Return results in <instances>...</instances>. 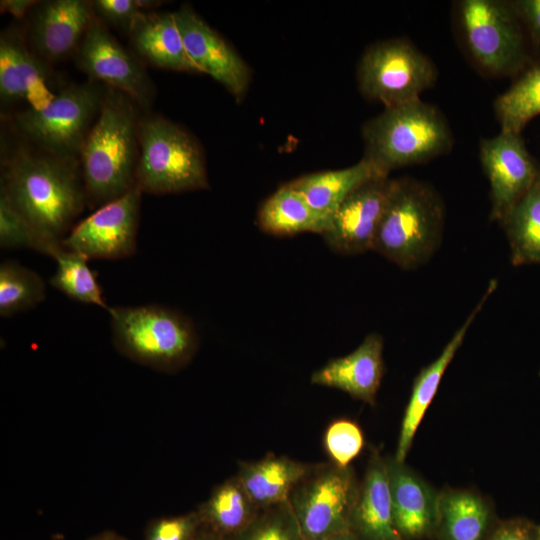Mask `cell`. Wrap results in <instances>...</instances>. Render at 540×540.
I'll use <instances>...</instances> for the list:
<instances>
[{"instance_id": "12", "label": "cell", "mask_w": 540, "mask_h": 540, "mask_svg": "<svg viewBox=\"0 0 540 540\" xmlns=\"http://www.w3.org/2000/svg\"><path fill=\"white\" fill-rule=\"evenodd\" d=\"M142 191L134 185L121 197L97 208L77 222L62 244L90 259L115 260L137 248Z\"/></svg>"}, {"instance_id": "44", "label": "cell", "mask_w": 540, "mask_h": 540, "mask_svg": "<svg viewBox=\"0 0 540 540\" xmlns=\"http://www.w3.org/2000/svg\"><path fill=\"white\" fill-rule=\"evenodd\" d=\"M539 376H540V369H539V372H538Z\"/></svg>"}, {"instance_id": "36", "label": "cell", "mask_w": 540, "mask_h": 540, "mask_svg": "<svg viewBox=\"0 0 540 540\" xmlns=\"http://www.w3.org/2000/svg\"><path fill=\"white\" fill-rule=\"evenodd\" d=\"M202 522L196 510L153 519L147 525L144 540H194Z\"/></svg>"}, {"instance_id": "1", "label": "cell", "mask_w": 540, "mask_h": 540, "mask_svg": "<svg viewBox=\"0 0 540 540\" xmlns=\"http://www.w3.org/2000/svg\"><path fill=\"white\" fill-rule=\"evenodd\" d=\"M0 196L51 243H62L87 206L79 160L28 144L2 157Z\"/></svg>"}, {"instance_id": "16", "label": "cell", "mask_w": 540, "mask_h": 540, "mask_svg": "<svg viewBox=\"0 0 540 540\" xmlns=\"http://www.w3.org/2000/svg\"><path fill=\"white\" fill-rule=\"evenodd\" d=\"M94 17L92 1L37 2L25 32L28 45L48 63L64 59L75 53Z\"/></svg>"}, {"instance_id": "4", "label": "cell", "mask_w": 540, "mask_h": 540, "mask_svg": "<svg viewBox=\"0 0 540 540\" xmlns=\"http://www.w3.org/2000/svg\"><path fill=\"white\" fill-rule=\"evenodd\" d=\"M364 158L386 175L448 153L453 136L441 111L421 98L386 107L362 129Z\"/></svg>"}, {"instance_id": "18", "label": "cell", "mask_w": 540, "mask_h": 540, "mask_svg": "<svg viewBox=\"0 0 540 540\" xmlns=\"http://www.w3.org/2000/svg\"><path fill=\"white\" fill-rule=\"evenodd\" d=\"M385 464L395 525L403 540L435 539L439 492L394 455Z\"/></svg>"}, {"instance_id": "9", "label": "cell", "mask_w": 540, "mask_h": 540, "mask_svg": "<svg viewBox=\"0 0 540 540\" xmlns=\"http://www.w3.org/2000/svg\"><path fill=\"white\" fill-rule=\"evenodd\" d=\"M360 484L351 465L313 464L288 498L305 540H324L348 531Z\"/></svg>"}, {"instance_id": "38", "label": "cell", "mask_w": 540, "mask_h": 540, "mask_svg": "<svg viewBox=\"0 0 540 540\" xmlns=\"http://www.w3.org/2000/svg\"><path fill=\"white\" fill-rule=\"evenodd\" d=\"M533 44L540 47V0L510 1Z\"/></svg>"}, {"instance_id": "27", "label": "cell", "mask_w": 540, "mask_h": 540, "mask_svg": "<svg viewBox=\"0 0 540 540\" xmlns=\"http://www.w3.org/2000/svg\"><path fill=\"white\" fill-rule=\"evenodd\" d=\"M330 217L315 211L288 183L281 186L261 205L259 227L272 235L288 236L303 232L322 235Z\"/></svg>"}, {"instance_id": "32", "label": "cell", "mask_w": 540, "mask_h": 540, "mask_svg": "<svg viewBox=\"0 0 540 540\" xmlns=\"http://www.w3.org/2000/svg\"><path fill=\"white\" fill-rule=\"evenodd\" d=\"M233 540H305L288 501L261 509Z\"/></svg>"}, {"instance_id": "39", "label": "cell", "mask_w": 540, "mask_h": 540, "mask_svg": "<svg viewBox=\"0 0 540 540\" xmlns=\"http://www.w3.org/2000/svg\"><path fill=\"white\" fill-rule=\"evenodd\" d=\"M38 1L35 0H1V13H9L17 19L23 18Z\"/></svg>"}, {"instance_id": "23", "label": "cell", "mask_w": 540, "mask_h": 540, "mask_svg": "<svg viewBox=\"0 0 540 540\" xmlns=\"http://www.w3.org/2000/svg\"><path fill=\"white\" fill-rule=\"evenodd\" d=\"M497 521L492 503L479 492L439 491L436 540H486Z\"/></svg>"}, {"instance_id": "29", "label": "cell", "mask_w": 540, "mask_h": 540, "mask_svg": "<svg viewBox=\"0 0 540 540\" xmlns=\"http://www.w3.org/2000/svg\"><path fill=\"white\" fill-rule=\"evenodd\" d=\"M501 131L521 134L525 126L540 115V60L526 69L494 101Z\"/></svg>"}, {"instance_id": "24", "label": "cell", "mask_w": 540, "mask_h": 540, "mask_svg": "<svg viewBox=\"0 0 540 540\" xmlns=\"http://www.w3.org/2000/svg\"><path fill=\"white\" fill-rule=\"evenodd\" d=\"M313 463H305L273 453L254 461L238 463L236 476L260 509L288 501L297 483Z\"/></svg>"}, {"instance_id": "34", "label": "cell", "mask_w": 540, "mask_h": 540, "mask_svg": "<svg viewBox=\"0 0 540 540\" xmlns=\"http://www.w3.org/2000/svg\"><path fill=\"white\" fill-rule=\"evenodd\" d=\"M324 449L330 461L347 467L362 451L364 435L360 426L350 419H338L324 433Z\"/></svg>"}, {"instance_id": "15", "label": "cell", "mask_w": 540, "mask_h": 540, "mask_svg": "<svg viewBox=\"0 0 540 540\" xmlns=\"http://www.w3.org/2000/svg\"><path fill=\"white\" fill-rule=\"evenodd\" d=\"M174 14L193 63L240 100L250 82V69L242 57L191 5L183 4Z\"/></svg>"}, {"instance_id": "31", "label": "cell", "mask_w": 540, "mask_h": 540, "mask_svg": "<svg viewBox=\"0 0 540 540\" xmlns=\"http://www.w3.org/2000/svg\"><path fill=\"white\" fill-rule=\"evenodd\" d=\"M45 283L38 273L15 262L0 265V315L9 317L28 310L45 297Z\"/></svg>"}, {"instance_id": "3", "label": "cell", "mask_w": 540, "mask_h": 540, "mask_svg": "<svg viewBox=\"0 0 540 540\" xmlns=\"http://www.w3.org/2000/svg\"><path fill=\"white\" fill-rule=\"evenodd\" d=\"M444 215L443 201L429 184L394 179L372 250L404 270L416 269L439 248Z\"/></svg>"}, {"instance_id": "19", "label": "cell", "mask_w": 540, "mask_h": 540, "mask_svg": "<svg viewBox=\"0 0 540 540\" xmlns=\"http://www.w3.org/2000/svg\"><path fill=\"white\" fill-rule=\"evenodd\" d=\"M384 342L378 333H370L348 355L331 359L310 378L314 385L339 389L371 406L384 374Z\"/></svg>"}, {"instance_id": "17", "label": "cell", "mask_w": 540, "mask_h": 540, "mask_svg": "<svg viewBox=\"0 0 540 540\" xmlns=\"http://www.w3.org/2000/svg\"><path fill=\"white\" fill-rule=\"evenodd\" d=\"M49 63L29 47L25 31L10 25L0 34V100L2 109L22 101L30 107L46 104L55 94L48 89Z\"/></svg>"}, {"instance_id": "42", "label": "cell", "mask_w": 540, "mask_h": 540, "mask_svg": "<svg viewBox=\"0 0 540 540\" xmlns=\"http://www.w3.org/2000/svg\"><path fill=\"white\" fill-rule=\"evenodd\" d=\"M324 540H357V539L350 531H344V532L332 535Z\"/></svg>"}, {"instance_id": "7", "label": "cell", "mask_w": 540, "mask_h": 540, "mask_svg": "<svg viewBox=\"0 0 540 540\" xmlns=\"http://www.w3.org/2000/svg\"><path fill=\"white\" fill-rule=\"evenodd\" d=\"M107 88L89 79L68 85L43 106H28L16 113L14 129L36 149L59 158L79 160Z\"/></svg>"}, {"instance_id": "11", "label": "cell", "mask_w": 540, "mask_h": 540, "mask_svg": "<svg viewBox=\"0 0 540 540\" xmlns=\"http://www.w3.org/2000/svg\"><path fill=\"white\" fill-rule=\"evenodd\" d=\"M74 59L89 80L124 93L140 109L147 110L151 106L155 87L143 62L95 17L75 51Z\"/></svg>"}, {"instance_id": "22", "label": "cell", "mask_w": 540, "mask_h": 540, "mask_svg": "<svg viewBox=\"0 0 540 540\" xmlns=\"http://www.w3.org/2000/svg\"><path fill=\"white\" fill-rule=\"evenodd\" d=\"M128 37L132 52L142 62L164 70L201 73L186 51L174 12H142Z\"/></svg>"}, {"instance_id": "6", "label": "cell", "mask_w": 540, "mask_h": 540, "mask_svg": "<svg viewBox=\"0 0 540 540\" xmlns=\"http://www.w3.org/2000/svg\"><path fill=\"white\" fill-rule=\"evenodd\" d=\"M135 185L142 193H181L209 188L205 158L197 140L176 123L145 115L139 123Z\"/></svg>"}, {"instance_id": "20", "label": "cell", "mask_w": 540, "mask_h": 540, "mask_svg": "<svg viewBox=\"0 0 540 540\" xmlns=\"http://www.w3.org/2000/svg\"><path fill=\"white\" fill-rule=\"evenodd\" d=\"M496 287L497 280H491L485 294L466 318L465 322L454 333L440 355L432 363L422 368L415 377L411 395L402 419L397 448L394 454V457L399 462H405L417 429L437 393L447 367L462 345L468 329Z\"/></svg>"}, {"instance_id": "41", "label": "cell", "mask_w": 540, "mask_h": 540, "mask_svg": "<svg viewBox=\"0 0 540 540\" xmlns=\"http://www.w3.org/2000/svg\"><path fill=\"white\" fill-rule=\"evenodd\" d=\"M194 540H227V539L201 526V529L199 530Z\"/></svg>"}, {"instance_id": "25", "label": "cell", "mask_w": 540, "mask_h": 540, "mask_svg": "<svg viewBox=\"0 0 540 540\" xmlns=\"http://www.w3.org/2000/svg\"><path fill=\"white\" fill-rule=\"evenodd\" d=\"M379 176L389 175L363 157L350 167L306 174L288 184L315 211L330 217L356 188Z\"/></svg>"}, {"instance_id": "35", "label": "cell", "mask_w": 540, "mask_h": 540, "mask_svg": "<svg viewBox=\"0 0 540 540\" xmlns=\"http://www.w3.org/2000/svg\"><path fill=\"white\" fill-rule=\"evenodd\" d=\"M157 1L151 0H94L93 12L96 19L104 25L114 27L127 35L135 20L142 12L158 6Z\"/></svg>"}, {"instance_id": "43", "label": "cell", "mask_w": 540, "mask_h": 540, "mask_svg": "<svg viewBox=\"0 0 540 540\" xmlns=\"http://www.w3.org/2000/svg\"><path fill=\"white\" fill-rule=\"evenodd\" d=\"M535 540H540V525H537V527H536Z\"/></svg>"}, {"instance_id": "28", "label": "cell", "mask_w": 540, "mask_h": 540, "mask_svg": "<svg viewBox=\"0 0 540 540\" xmlns=\"http://www.w3.org/2000/svg\"><path fill=\"white\" fill-rule=\"evenodd\" d=\"M515 266L540 264V174L500 222Z\"/></svg>"}, {"instance_id": "14", "label": "cell", "mask_w": 540, "mask_h": 540, "mask_svg": "<svg viewBox=\"0 0 540 540\" xmlns=\"http://www.w3.org/2000/svg\"><path fill=\"white\" fill-rule=\"evenodd\" d=\"M394 179L375 177L356 188L330 216L322 234L328 246L342 254L372 250Z\"/></svg>"}, {"instance_id": "30", "label": "cell", "mask_w": 540, "mask_h": 540, "mask_svg": "<svg viewBox=\"0 0 540 540\" xmlns=\"http://www.w3.org/2000/svg\"><path fill=\"white\" fill-rule=\"evenodd\" d=\"M51 258L56 261V271L50 278L51 286L75 301L105 310L109 308L101 286L88 266V258L63 245Z\"/></svg>"}, {"instance_id": "26", "label": "cell", "mask_w": 540, "mask_h": 540, "mask_svg": "<svg viewBox=\"0 0 540 540\" xmlns=\"http://www.w3.org/2000/svg\"><path fill=\"white\" fill-rule=\"evenodd\" d=\"M260 510L236 475L217 485L196 509L202 526L227 540L241 534Z\"/></svg>"}, {"instance_id": "8", "label": "cell", "mask_w": 540, "mask_h": 540, "mask_svg": "<svg viewBox=\"0 0 540 540\" xmlns=\"http://www.w3.org/2000/svg\"><path fill=\"white\" fill-rule=\"evenodd\" d=\"M457 25L472 61L488 75L507 76L527 61L522 23L510 1L461 0Z\"/></svg>"}, {"instance_id": "13", "label": "cell", "mask_w": 540, "mask_h": 540, "mask_svg": "<svg viewBox=\"0 0 540 540\" xmlns=\"http://www.w3.org/2000/svg\"><path fill=\"white\" fill-rule=\"evenodd\" d=\"M479 158L490 185L493 221L501 222L540 174L521 134L500 131L480 141Z\"/></svg>"}, {"instance_id": "37", "label": "cell", "mask_w": 540, "mask_h": 540, "mask_svg": "<svg viewBox=\"0 0 540 540\" xmlns=\"http://www.w3.org/2000/svg\"><path fill=\"white\" fill-rule=\"evenodd\" d=\"M536 527L523 517L498 519L486 540H535Z\"/></svg>"}, {"instance_id": "21", "label": "cell", "mask_w": 540, "mask_h": 540, "mask_svg": "<svg viewBox=\"0 0 540 540\" xmlns=\"http://www.w3.org/2000/svg\"><path fill=\"white\" fill-rule=\"evenodd\" d=\"M357 540H403L395 525L385 456L370 450L349 528Z\"/></svg>"}, {"instance_id": "2", "label": "cell", "mask_w": 540, "mask_h": 540, "mask_svg": "<svg viewBox=\"0 0 540 540\" xmlns=\"http://www.w3.org/2000/svg\"><path fill=\"white\" fill-rule=\"evenodd\" d=\"M139 111L138 105L127 95L107 88L99 115L79 156L89 208L97 209L135 185Z\"/></svg>"}, {"instance_id": "33", "label": "cell", "mask_w": 540, "mask_h": 540, "mask_svg": "<svg viewBox=\"0 0 540 540\" xmlns=\"http://www.w3.org/2000/svg\"><path fill=\"white\" fill-rule=\"evenodd\" d=\"M62 243L43 239L33 227L0 196V246L4 249L27 248L53 256Z\"/></svg>"}, {"instance_id": "10", "label": "cell", "mask_w": 540, "mask_h": 540, "mask_svg": "<svg viewBox=\"0 0 540 540\" xmlns=\"http://www.w3.org/2000/svg\"><path fill=\"white\" fill-rule=\"evenodd\" d=\"M433 61L409 40L393 38L370 45L357 69L363 96L385 108L420 98L437 79Z\"/></svg>"}, {"instance_id": "5", "label": "cell", "mask_w": 540, "mask_h": 540, "mask_svg": "<svg viewBox=\"0 0 540 540\" xmlns=\"http://www.w3.org/2000/svg\"><path fill=\"white\" fill-rule=\"evenodd\" d=\"M107 312L116 349L134 362L173 372L197 351L194 324L175 309L149 304L109 307Z\"/></svg>"}, {"instance_id": "40", "label": "cell", "mask_w": 540, "mask_h": 540, "mask_svg": "<svg viewBox=\"0 0 540 540\" xmlns=\"http://www.w3.org/2000/svg\"><path fill=\"white\" fill-rule=\"evenodd\" d=\"M88 540H128V539L115 531L105 530L90 537Z\"/></svg>"}]
</instances>
